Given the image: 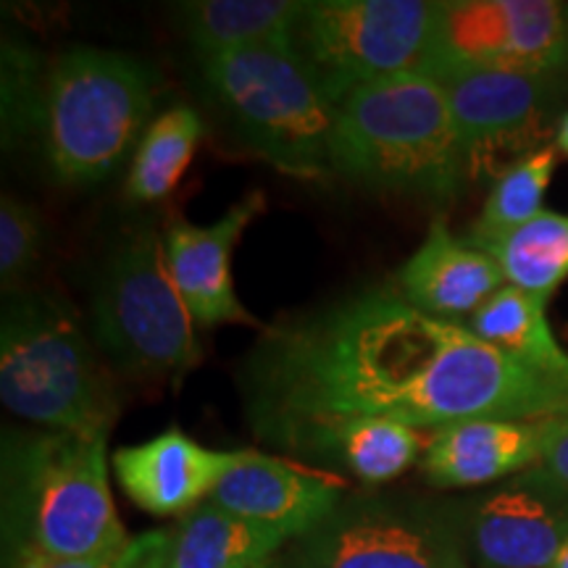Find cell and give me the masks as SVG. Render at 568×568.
Returning a JSON list of instances; mask_svg holds the SVG:
<instances>
[{
  "label": "cell",
  "mask_w": 568,
  "mask_h": 568,
  "mask_svg": "<svg viewBox=\"0 0 568 568\" xmlns=\"http://www.w3.org/2000/svg\"><path fill=\"white\" fill-rule=\"evenodd\" d=\"M255 435L301 456L332 426L389 418L416 429L564 414L568 387L545 379L453 318L374 287L268 326L245 364Z\"/></svg>",
  "instance_id": "6da1fadb"
},
{
  "label": "cell",
  "mask_w": 568,
  "mask_h": 568,
  "mask_svg": "<svg viewBox=\"0 0 568 568\" xmlns=\"http://www.w3.org/2000/svg\"><path fill=\"white\" fill-rule=\"evenodd\" d=\"M332 172L374 190L453 201L468 161L445 88L406 71L364 84L337 105Z\"/></svg>",
  "instance_id": "7a4b0ae2"
},
{
  "label": "cell",
  "mask_w": 568,
  "mask_h": 568,
  "mask_svg": "<svg viewBox=\"0 0 568 568\" xmlns=\"http://www.w3.org/2000/svg\"><path fill=\"white\" fill-rule=\"evenodd\" d=\"M105 439L67 432L6 435L3 552L90 558L130 542L111 497Z\"/></svg>",
  "instance_id": "3957f363"
},
{
  "label": "cell",
  "mask_w": 568,
  "mask_h": 568,
  "mask_svg": "<svg viewBox=\"0 0 568 568\" xmlns=\"http://www.w3.org/2000/svg\"><path fill=\"white\" fill-rule=\"evenodd\" d=\"M0 397L45 432L109 437L119 416L111 376L80 318L51 295H13L0 324Z\"/></svg>",
  "instance_id": "277c9868"
},
{
  "label": "cell",
  "mask_w": 568,
  "mask_h": 568,
  "mask_svg": "<svg viewBox=\"0 0 568 568\" xmlns=\"http://www.w3.org/2000/svg\"><path fill=\"white\" fill-rule=\"evenodd\" d=\"M155 71L122 51L71 48L45 80L42 148L61 184L92 187L122 166L151 124Z\"/></svg>",
  "instance_id": "5b68a950"
},
{
  "label": "cell",
  "mask_w": 568,
  "mask_h": 568,
  "mask_svg": "<svg viewBox=\"0 0 568 568\" xmlns=\"http://www.w3.org/2000/svg\"><path fill=\"white\" fill-rule=\"evenodd\" d=\"M201 74L243 138L276 172L297 180L332 172L337 103L297 48H251L201 59Z\"/></svg>",
  "instance_id": "8992f818"
},
{
  "label": "cell",
  "mask_w": 568,
  "mask_h": 568,
  "mask_svg": "<svg viewBox=\"0 0 568 568\" xmlns=\"http://www.w3.org/2000/svg\"><path fill=\"white\" fill-rule=\"evenodd\" d=\"M92 324L105 355L130 376L180 385L201 364L195 318L153 226H134L105 255L92 295Z\"/></svg>",
  "instance_id": "52a82bcc"
},
{
  "label": "cell",
  "mask_w": 568,
  "mask_h": 568,
  "mask_svg": "<svg viewBox=\"0 0 568 568\" xmlns=\"http://www.w3.org/2000/svg\"><path fill=\"white\" fill-rule=\"evenodd\" d=\"M437 19L429 0H308L295 48L339 105L364 84L418 71Z\"/></svg>",
  "instance_id": "ba28073f"
},
{
  "label": "cell",
  "mask_w": 568,
  "mask_h": 568,
  "mask_svg": "<svg viewBox=\"0 0 568 568\" xmlns=\"http://www.w3.org/2000/svg\"><path fill=\"white\" fill-rule=\"evenodd\" d=\"M290 568H468L464 535L429 503L353 495L297 539Z\"/></svg>",
  "instance_id": "9c48e42d"
},
{
  "label": "cell",
  "mask_w": 568,
  "mask_h": 568,
  "mask_svg": "<svg viewBox=\"0 0 568 568\" xmlns=\"http://www.w3.org/2000/svg\"><path fill=\"white\" fill-rule=\"evenodd\" d=\"M566 63V6L552 0H453L439 3L435 38L418 74L437 82L477 69L556 74Z\"/></svg>",
  "instance_id": "30bf717a"
},
{
  "label": "cell",
  "mask_w": 568,
  "mask_h": 568,
  "mask_svg": "<svg viewBox=\"0 0 568 568\" xmlns=\"http://www.w3.org/2000/svg\"><path fill=\"white\" fill-rule=\"evenodd\" d=\"M464 142L468 172L495 155L529 148L542 132L550 101V74L506 69L460 71L439 82Z\"/></svg>",
  "instance_id": "8fae6325"
},
{
  "label": "cell",
  "mask_w": 568,
  "mask_h": 568,
  "mask_svg": "<svg viewBox=\"0 0 568 568\" xmlns=\"http://www.w3.org/2000/svg\"><path fill=\"white\" fill-rule=\"evenodd\" d=\"M345 489L335 474L245 450L209 500L284 539H301L335 514Z\"/></svg>",
  "instance_id": "7c38bea8"
},
{
  "label": "cell",
  "mask_w": 568,
  "mask_h": 568,
  "mask_svg": "<svg viewBox=\"0 0 568 568\" xmlns=\"http://www.w3.org/2000/svg\"><path fill=\"white\" fill-rule=\"evenodd\" d=\"M264 193H251L237 201L230 211L211 226H195L174 222L166 237L169 272L174 276L182 301L187 303L195 324H253L258 322L247 314L245 305L234 295L232 282V251L243 237L245 226L264 211Z\"/></svg>",
  "instance_id": "4fadbf2b"
},
{
  "label": "cell",
  "mask_w": 568,
  "mask_h": 568,
  "mask_svg": "<svg viewBox=\"0 0 568 568\" xmlns=\"http://www.w3.org/2000/svg\"><path fill=\"white\" fill-rule=\"evenodd\" d=\"M460 535L485 568H550L568 539V497L516 479L471 506Z\"/></svg>",
  "instance_id": "5bb4252c"
},
{
  "label": "cell",
  "mask_w": 568,
  "mask_h": 568,
  "mask_svg": "<svg viewBox=\"0 0 568 568\" xmlns=\"http://www.w3.org/2000/svg\"><path fill=\"white\" fill-rule=\"evenodd\" d=\"M245 450H211L180 429L119 447L113 471L126 497L153 516H180L209 500Z\"/></svg>",
  "instance_id": "9a60e30c"
},
{
  "label": "cell",
  "mask_w": 568,
  "mask_h": 568,
  "mask_svg": "<svg viewBox=\"0 0 568 568\" xmlns=\"http://www.w3.org/2000/svg\"><path fill=\"white\" fill-rule=\"evenodd\" d=\"M548 424L550 416L529 422L479 418L443 426L426 443L424 477L435 487H477L524 474L542 456Z\"/></svg>",
  "instance_id": "2e32d148"
},
{
  "label": "cell",
  "mask_w": 568,
  "mask_h": 568,
  "mask_svg": "<svg viewBox=\"0 0 568 568\" xmlns=\"http://www.w3.org/2000/svg\"><path fill=\"white\" fill-rule=\"evenodd\" d=\"M397 280L410 305L439 318L474 314L506 287V276L493 255L453 237L443 216L432 222L422 247L406 261Z\"/></svg>",
  "instance_id": "e0dca14e"
},
{
  "label": "cell",
  "mask_w": 568,
  "mask_h": 568,
  "mask_svg": "<svg viewBox=\"0 0 568 568\" xmlns=\"http://www.w3.org/2000/svg\"><path fill=\"white\" fill-rule=\"evenodd\" d=\"M303 0H195L180 6L182 30L197 59L251 48H295Z\"/></svg>",
  "instance_id": "ac0fdd59"
},
{
  "label": "cell",
  "mask_w": 568,
  "mask_h": 568,
  "mask_svg": "<svg viewBox=\"0 0 568 568\" xmlns=\"http://www.w3.org/2000/svg\"><path fill=\"white\" fill-rule=\"evenodd\" d=\"M548 301L506 284L474 311L468 329L529 372L568 387V353L550 329Z\"/></svg>",
  "instance_id": "d6986e66"
},
{
  "label": "cell",
  "mask_w": 568,
  "mask_h": 568,
  "mask_svg": "<svg viewBox=\"0 0 568 568\" xmlns=\"http://www.w3.org/2000/svg\"><path fill=\"white\" fill-rule=\"evenodd\" d=\"M282 535L205 500L172 529V548L163 568H251L276 556Z\"/></svg>",
  "instance_id": "ffe728a7"
},
{
  "label": "cell",
  "mask_w": 568,
  "mask_h": 568,
  "mask_svg": "<svg viewBox=\"0 0 568 568\" xmlns=\"http://www.w3.org/2000/svg\"><path fill=\"white\" fill-rule=\"evenodd\" d=\"M424 432L389 418H355L332 426L305 445L301 456L337 460L366 485H385L426 453Z\"/></svg>",
  "instance_id": "44dd1931"
},
{
  "label": "cell",
  "mask_w": 568,
  "mask_h": 568,
  "mask_svg": "<svg viewBox=\"0 0 568 568\" xmlns=\"http://www.w3.org/2000/svg\"><path fill=\"white\" fill-rule=\"evenodd\" d=\"M468 243L493 255L508 284L550 297L568 276V216L542 211L514 230L468 237Z\"/></svg>",
  "instance_id": "7402d4cb"
},
{
  "label": "cell",
  "mask_w": 568,
  "mask_h": 568,
  "mask_svg": "<svg viewBox=\"0 0 568 568\" xmlns=\"http://www.w3.org/2000/svg\"><path fill=\"white\" fill-rule=\"evenodd\" d=\"M201 138L203 122L190 105H174L155 116L134 151L126 195L140 203L166 197L187 172Z\"/></svg>",
  "instance_id": "603a6c76"
},
{
  "label": "cell",
  "mask_w": 568,
  "mask_h": 568,
  "mask_svg": "<svg viewBox=\"0 0 568 568\" xmlns=\"http://www.w3.org/2000/svg\"><path fill=\"white\" fill-rule=\"evenodd\" d=\"M556 169V148H539L514 163H508L489 190V197L481 209L477 224L468 237H487L514 230L542 213V201Z\"/></svg>",
  "instance_id": "cb8c5ba5"
},
{
  "label": "cell",
  "mask_w": 568,
  "mask_h": 568,
  "mask_svg": "<svg viewBox=\"0 0 568 568\" xmlns=\"http://www.w3.org/2000/svg\"><path fill=\"white\" fill-rule=\"evenodd\" d=\"M172 548V529L130 537L124 548L90 558H51L32 550L3 552V568H163Z\"/></svg>",
  "instance_id": "d4e9b609"
},
{
  "label": "cell",
  "mask_w": 568,
  "mask_h": 568,
  "mask_svg": "<svg viewBox=\"0 0 568 568\" xmlns=\"http://www.w3.org/2000/svg\"><path fill=\"white\" fill-rule=\"evenodd\" d=\"M42 251V222L34 205L17 195L0 203V280L3 287L24 280L38 264Z\"/></svg>",
  "instance_id": "484cf974"
},
{
  "label": "cell",
  "mask_w": 568,
  "mask_h": 568,
  "mask_svg": "<svg viewBox=\"0 0 568 568\" xmlns=\"http://www.w3.org/2000/svg\"><path fill=\"white\" fill-rule=\"evenodd\" d=\"M32 53L6 48L3 55V122L6 138L24 130H42V111H45V84L32 80Z\"/></svg>",
  "instance_id": "4316f807"
},
{
  "label": "cell",
  "mask_w": 568,
  "mask_h": 568,
  "mask_svg": "<svg viewBox=\"0 0 568 568\" xmlns=\"http://www.w3.org/2000/svg\"><path fill=\"white\" fill-rule=\"evenodd\" d=\"M518 481L568 497V408L564 414L550 416L542 456L518 477Z\"/></svg>",
  "instance_id": "83f0119b"
},
{
  "label": "cell",
  "mask_w": 568,
  "mask_h": 568,
  "mask_svg": "<svg viewBox=\"0 0 568 568\" xmlns=\"http://www.w3.org/2000/svg\"><path fill=\"white\" fill-rule=\"evenodd\" d=\"M556 148H560L568 155V113L564 116V122L558 126V138H556Z\"/></svg>",
  "instance_id": "f1b7e54d"
},
{
  "label": "cell",
  "mask_w": 568,
  "mask_h": 568,
  "mask_svg": "<svg viewBox=\"0 0 568 568\" xmlns=\"http://www.w3.org/2000/svg\"><path fill=\"white\" fill-rule=\"evenodd\" d=\"M550 568H568V539H566L564 548H560V552L556 556V560H552V566H550Z\"/></svg>",
  "instance_id": "f546056e"
},
{
  "label": "cell",
  "mask_w": 568,
  "mask_h": 568,
  "mask_svg": "<svg viewBox=\"0 0 568 568\" xmlns=\"http://www.w3.org/2000/svg\"><path fill=\"white\" fill-rule=\"evenodd\" d=\"M251 568H290V566H287V564H282V558L272 556V558L261 560V564H255V566H251Z\"/></svg>",
  "instance_id": "4dcf8cb0"
},
{
  "label": "cell",
  "mask_w": 568,
  "mask_h": 568,
  "mask_svg": "<svg viewBox=\"0 0 568 568\" xmlns=\"http://www.w3.org/2000/svg\"><path fill=\"white\" fill-rule=\"evenodd\" d=\"M566 17H568V6H566Z\"/></svg>",
  "instance_id": "1f68e13d"
}]
</instances>
